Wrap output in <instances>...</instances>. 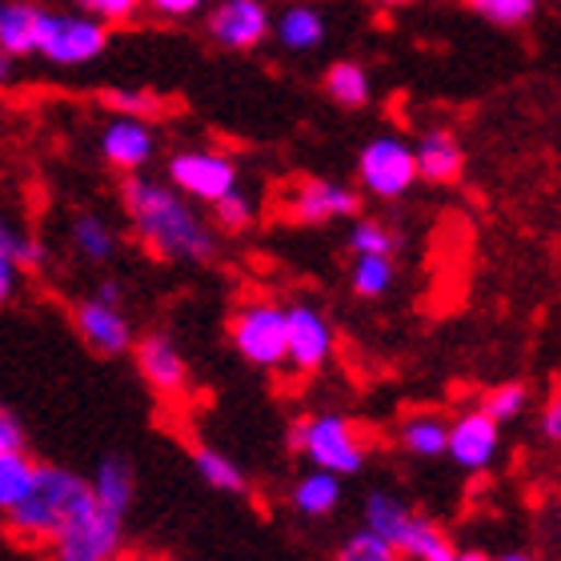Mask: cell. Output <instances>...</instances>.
<instances>
[{
	"mask_svg": "<svg viewBox=\"0 0 561 561\" xmlns=\"http://www.w3.org/2000/svg\"><path fill=\"white\" fill-rule=\"evenodd\" d=\"M350 249L353 253H381V257H393L398 249V237L393 229L381 221H369V217H357L350 229Z\"/></svg>",
	"mask_w": 561,
	"mask_h": 561,
	"instance_id": "34",
	"label": "cell"
},
{
	"mask_svg": "<svg viewBox=\"0 0 561 561\" xmlns=\"http://www.w3.org/2000/svg\"><path fill=\"white\" fill-rule=\"evenodd\" d=\"M541 437L550 445L561 442V401L558 398H550L541 405Z\"/></svg>",
	"mask_w": 561,
	"mask_h": 561,
	"instance_id": "40",
	"label": "cell"
},
{
	"mask_svg": "<svg viewBox=\"0 0 561 561\" xmlns=\"http://www.w3.org/2000/svg\"><path fill=\"white\" fill-rule=\"evenodd\" d=\"M457 561H490V553H481V550H457Z\"/></svg>",
	"mask_w": 561,
	"mask_h": 561,
	"instance_id": "43",
	"label": "cell"
},
{
	"mask_svg": "<svg viewBox=\"0 0 561 561\" xmlns=\"http://www.w3.org/2000/svg\"><path fill=\"white\" fill-rule=\"evenodd\" d=\"M413 164H417V181L454 185L466 173V149L449 129H430L413 145Z\"/></svg>",
	"mask_w": 561,
	"mask_h": 561,
	"instance_id": "16",
	"label": "cell"
},
{
	"mask_svg": "<svg viewBox=\"0 0 561 561\" xmlns=\"http://www.w3.org/2000/svg\"><path fill=\"white\" fill-rule=\"evenodd\" d=\"M333 350H337V329L317 305H285V365H293L305 377L321 374L333 362Z\"/></svg>",
	"mask_w": 561,
	"mask_h": 561,
	"instance_id": "10",
	"label": "cell"
},
{
	"mask_svg": "<svg viewBox=\"0 0 561 561\" xmlns=\"http://www.w3.org/2000/svg\"><path fill=\"white\" fill-rule=\"evenodd\" d=\"M357 181L369 197L398 201L417 185L413 145L405 137H374L357 157Z\"/></svg>",
	"mask_w": 561,
	"mask_h": 561,
	"instance_id": "9",
	"label": "cell"
},
{
	"mask_svg": "<svg viewBox=\"0 0 561 561\" xmlns=\"http://www.w3.org/2000/svg\"><path fill=\"white\" fill-rule=\"evenodd\" d=\"M36 461L28 449H4L0 454V517L9 514L12 505H21V497L33 490L36 478Z\"/></svg>",
	"mask_w": 561,
	"mask_h": 561,
	"instance_id": "28",
	"label": "cell"
},
{
	"mask_svg": "<svg viewBox=\"0 0 561 561\" xmlns=\"http://www.w3.org/2000/svg\"><path fill=\"white\" fill-rule=\"evenodd\" d=\"M289 221L297 225H333L345 221V217H357L362 209V193L341 181H325V176H313V181H301V185L289 193Z\"/></svg>",
	"mask_w": 561,
	"mask_h": 561,
	"instance_id": "12",
	"label": "cell"
},
{
	"mask_svg": "<svg viewBox=\"0 0 561 561\" xmlns=\"http://www.w3.org/2000/svg\"><path fill=\"white\" fill-rule=\"evenodd\" d=\"M188 461H193V473H197V478L205 481L209 490L233 493V497H245V493H249V473L237 466L229 454H221L217 445L197 442L193 449H188Z\"/></svg>",
	"mask_w": 561,
	"mask_h": 561,
	"instance_id": "20",
	"label": "cell"
},
{
	"mask_svg": "<svg viewBox=\"0 0 561 561\" xmlns=\"http://www.w3.org/2000/svg\"><path fill=\"white\" fill-rule=\"evenodd\" d=\"M140 9H145V0H77V12L101 21L105 28L108 24H129Z\"/></svg>",
	"mask_w": 561,
	"mask_h": 561,
	"instance_id": "36",
	"label": "cell"
},
{
	"mask_svg": "<svg viewBox=\"0 0 561 561\" xmlns=\"http://www.w3.org/2000/svg\"><path fill=\"white\" fill-rule=\"evenodd\" d=\"M72 325L96 357H125V353H133V341H137L129 317H125V305H121L117 280H105L93 297L72 305Z\"/></svg>",
	"mask_w": 561,
	"mask_h": 561,
	"instance_id": "7",
	"label": "cell"
},
{
	"mask_svg": "<svg viewBox=\"0 0 561 561\" xmlns=\"http://www.w3.org/2000/svg\"><path fill=\"white\" fill-rule=\"evenodd\" d=\"M293 454H301L309 469H325L333 478H353L362 473L369 461V442H365L362 425L345 413H309L297 417L289 430Z\"/></svg>",
	"mask_w": 561,
	"mask_h": 561,
	"instance_id": "3",
	"label": "cell"
},
{
	"mask_svg": "<svg viewBox=\"0 0 561 561\" xmlns=\"http://www.w3.org/2000/svg\"><path fill=\"white\" fill-rule=\"evenodd\" d=\"M105 105L113 108L117 117H140V121H152L164 113V101L152 93V89H108Z\"/></svg>",
	"mask_w": 561,
	"mask_h": 561,
	"instance_id": "32",
	"label": "cell"
},
{
	"mask_svg": "<svg viewBox=\"0 0 561 561\" xmlns=\"http://www.w3.org/2000/svg\"><path fill=\"white\" fill-rule=\"evenodd\" d=\"M133 350H137L140 377L149 381L152 393H161V398H181L185 393L188 362L169 333H145L140 341H133Z\"/></svg>",
	"mask_w": 561,
	"mask_h": 561,
	"instance_id": "15",
	"label": "cell"
},
{
	"mask_svg": "<svg viewBox=\"0 0 561 561\" xmlns=\"http://www.w3.org/2000/svg\"><path fill=\"white\" fill-rule=\"evenodd\" d=\"M350 285L357 297L377 301L398 285V265H393V257H381V253H353Z\"/></svg>",
	"mask_w": 561,
	"mask_h": 561,
	"instance_id": "27",
	"label": "cell"
},
{
	"mask_svg": "<svg viewBox=\"0 0 561 561\" xmlns=\"http://www.w3.org/2000/svg\"><path fill=\"white\" fill-rule=\"evenodd\" d=\"M108 28L84 12H57V9H36L33 28V57H45L57 69H81L105 57Z\"/></svg>",
	"mask_w": 561,
	"mask_h": 561,
	"instance_id": "4",
	"label": "cell"
},
{
	"mask_svg": "<svg viewBox=\"0 0 561 561\" xmlns=\"http://www.w3.org/2000/svg\"><path fill=\"white\" fill-rule=\"evenodd\" d=\"M410 505L401 502L398 493H389V490H374L369 497H365L362 505V526L369 529V534H377V538H386L389 546L398 541L401 526L410 522Z\"/></svg>",
	"mask_w": 561,
	"mask_h": 561,
	"instance_id": "26",
	"label": "cell"
},
{
	"mask_svg": "<svg viewBox=\"0 0 561 561\" xmlns=\"http://www.w3.org/2000/svg\"><path fill=\"white\" fill-rule=\"evenodd\" d=\"M333 561H401V558L386 538H377V534H369V529L362 526L341 541L337 553H333Z\"/></svg>",
	"mask_w": 561,
	"mask_h": 561,
	"instance_id": "33",
	"label": "cell"
},
{
	"mask_svg": "<svg viewBox=\"0 0 561 561\" xmlns=\"http://www.w3.org/2000/svg\"><path fill=\"white\" fill-rule=\"evenodd\" d=\"M445 433H449V421L442 413L417 410L398 425V445L417 461H433V457H445Z\"/></svg>",
	"mask_w": 561,
	"mask_h": 561,
	"instance_id": "22",
	"label": "cell"
},
{
	"mask_svg": "<svg viewBox=\"0 0 561 561\" xmlns=\"http://www.w3.org/2000/svg\"><path fill=\"white\" fill-rule=\"evenodd\" d=\"M253 221H257V205H253V197L241 185L233 193H225L221 201H213V221H209L213 229H221V233H245Z\"/></svg>",
	"mask_w": 561,
	"mask_h": 561,
	"instance_id": "29",
	"label": "cell"
},
{
	"mask_svg": "<svg viewBox=\"0 0 561 561\" xmlns=\"http://www.w3.org/2000/svg\"><path fill=\"white\" fill-rule=\"evenodd\" d=\"M490 561H538V558L526 550H510V553H502V558H490Z\"/></svg>",
	"mask_w": 561,
	"mask_h": 561,
	"instance_id": "42",
	"label": "cell"
},
{
	"mask_svg": "<svg viewBox=\"0 0 561 561\" xmlns=\"http://www.w3.org/2000/svg\"><path fill=\"white\" fill-rule=\"evenodd\" d=\"M273 28V16L265 0H213L205 16V33L217 48L249 53L257 48Z\"/></svg>",
	"mask_w": 561,
	"mask_h": 561,
	"instance_id": "11",
	"label": "cell"
},
{
	"mask_svg": "<svg viewBox=\"0 0 561 561\" xmlns=\"http://www.w3.org/2000/svg\"><path fill=\"white\" fill-rule=\"evenodd\" d=\"M529 405V389L522 386V381H502V386H493L485 398H481L478 410L485 413L490 421H497V425H505V421H517L522 413H526Z\"/></svg>",
	"mask_w": 561,
	"mask_h": 561,
	"instance_id": "30",
	"label": "cell"
},
{
	"mask_svg": "<svg viewBox=\"0 0 561 561\" xmlns=\"http://www.w3.org/2000/svg\"><path fill=\"white\" fill-rule=\"evenodd\" d=\"M36 9L41 4H28V0H4L0 9V53H9L12 60L33 57Z\"/></svg>",
	"mask_w": 561,
	"mask_h": 561,
	"instance_id": "24",
	"label": "cell"
},
{
	"mask_svg": "<svg viewBox=\"0 0 561 561\" xmlns=\"http://www.w3.org/2000/svg\"><path fill=\"white\" fill-rule=\"evenodd\" d=\"M53 561H117L125 553V517L89 502L48 541Z\"/></svg>",
	"mask_w": 561,
	"mask_h": 561,
	"instance_id": "5",
	"label": "cell"
},
{
	"mask_svg": "<svg viewBox=\"0 0 561 561\" xmlns=\"http://www.w3.org/2000/svg\"><path fill=\"white\" fill-rule=\"evenodd\" d=\"M16 229L9 221H0V305H9L21 289V265H16Z\"/></svg>",
	"mask_w": 561,
	"mask_h": 561,
	"instance_id": "35",
	"label": "cell"
},
{
	"mask_svg": "<svg viewBox=\"0 0 561 561\" xmlns=\"http://www.w3.org/2000/svg\"><path fill=\"white\" fill-rule=\"evenodd\" d=\"M497 454H502V425L497 421H490L481 410H466L457 421H449V433H445L449 461L478 473V469H490Z\"/></svg>",
	"mask_w": 561,
	"mask_h": 561,
	"instance_id": "13",
	"label": "cell"
},
{
	"mask_svg": "<svg viewBox=\"0 0 561 561\" xmlns=\"http://www.w3.org/2000/svg\"><path fill=\"white\" fill-rule=\"evenodd\" d=\"M69 237H72V249L81 253L89 265H108V261L117 257V229L105 221V217H96V213H77L69 225Z\"/></svg>",
	"mask_w": 561,
	"mask_h": 561,
	"instance_id": "23",
	"label": "cell"
},
{
	"mask_svg": "<svg viewBox=\"0 0 561 561\" xmlns=\"http://www.w3.org/2000/svg\"><path fill=\"white\" fill-rule=\"evenodd\" d=\"M117 561H145V558H129V553H121V558Z\"/></svg>",
	"mask_w": 561,
	"mask_h": 561,
	"instance_id": "45",
	"label": "cell"
},
{
	"mask_svg": "<svg viewBox=\"0 0 561 561\" xmlns=\"http://www.w3.org/2000/svg\"><path fill=\"white\" fill-rule=\"evenodd\" d=\"M270 33L277 36L280 48H289V53H313V48H321V41H325V16H321V9L297 0V4H289V9L273 21Z\"/></svg>",
	"mask_w": 561,
	"mask_h": 561,
	"instance_id": "21",
	"label": "cell"
},
{
	"mask_svg": "<svg viewBox=\"0 0 561 561\" xmlns=\"http://www.w3.org/2000/svg\"><path fill=\"white\" fill-rule=\"evenodd\" d=\"M213 0H145V9L152 16H161V21H188V16H197L201 9H209Z\"/></svg>",
	"mask_w": 561,
	"mask_h": 561,
	"instance_id": "37",
	"label": "cell"
},
{
	"mask_svg": "<svg viewBox=\"0 0 561 561\" xmlns=\"http://www.w3.org/2000/svg\"><path fill=\"white\" fill-rule=\"evenodd\" d=\"M16 265H21V273H36L45 265V245L33 233L16 237Z\"/></svg>",
	"mask_w": 561,
	"mask_h": 561,
	"instance_id": "38",
	"label": "cell"
},
{
	"mask_svg": "<svg viewBox=\"0 0 561 561\" xmlns=\"http://www.w3.org/2000/svg\"><path fill=\"white\" fill-rule=\"evenodd\" d=\"M229 341L253 369H280L285 365V305L270 297L237 305L229 321Z\"/></svg>",
	"mask_w": 561,
	"mask_h": 561,
	"instance_id": "6",
	"label": "cell"
},
{
	"mask_svg": "<svg viewBox=\"0 0 561 561\" xmlns=\"http://www.w3.org/2000/svg\"><path fill=\"white\" fill-rule=\"evenodd\" d=\"M374 4H381V9H410L417 0H374Z\"/></svg>",
	"mask_w": 561,
	"mask_h": 561,
	"instance_id": "44",
	"label": "cell"
},
{
	"mask_svg": "<svg viewBox=\"0 0 561 561\" xmlns=\"http://www.w3.org/2000/svg\"><path fill=\"white\" fill-rule=\"evenodd\" d=\"M0 9H4V0H0Z\"/></svg>",
	"mask_w": 561,
	"mask_h": 561,
	"instance_id": "46",
	"label": "cell"
},
{
	"mask_svg": "<svg viewBox=\"0 0 561 561\" xmlns=\"http://www.w3.org/2000/svg\"><path fill=\"white\" fill-rule=\"evenodd\" d=\"M4 449H24V425L9 410H0V454Z\"/></svg>",
	"mask_w": 561,
	"mask_h": 561,
	"instance_id": "39",
	"label": "cell"
},
{
	"mask_svg": "<svg viewBox=\"0 0 561 561\" xmlns=\"http://www.w3.org/2000/svg\"><path fill=\"white\" fill-rule=\"evenodd\" d=\"M89 502H93L89 478L65 466H53V461H41L33 490L24 493L21 505H12L0 522L24 546H48L65 529V522H72V514H81Z\"/></svg>",
	"mask_w": 561,
	"mask_h": 561,
	"instance_id": "2",
	"label": "cell"
},
{
	"mask_svg": "<svg viewBox=\"0 0 561 561\" xmlns=\"http://www.w3.org/2000/svg\"><path fill=\"white\" fill-rule=\"evenodd\" d=\"M325 93L341 108H365L369 96H374V81H369L365 65H357V60H333L325 69Z\"/></svg>",
	"mask_w": 561,
	"mask_h": 561,
	"instance_id": "25",
	"label": "cell"
},
{
	"mask_svg": "<svg viewBox=\"0 0 561 561\" xmlns=\"http://www.w3.org/2000/svg\"><path fill=\"white\" fill-rule=\"evenodd\" d=\"M401 561H457V541L449 538V529H442L433 517L410 514V522L401 526L398 541H393Z\"/></svg>",
	"mask_w": 561,
	"mask_h": 561,
	"instance_id": "18",
	"label": "cell"
},
{
	"mask_svg": "<svg viewBox=\"0 0 561 561\" xmlns=\"http://www.w3.org/2000/svg\"><path fill=\"white\" fill-rule=\"evenodd\" d=\"M12 81V57L9 53H0V89Z\"/></svg>",
	"mask_w": 561,
	"mask_h": 561,
	"instance_id": "41",
	"label": "cell"
},
{
	"mask_svg": "<svg viewBox=\"0 0 561 561\" xmlns=\"http://www.w3.org/2000/svg\"><path fill=\"white\" fill-rule=\"evenodd\" d=\"M466 4L497 28H517V24L534 21V12H538V0H466Z\"/></svg>",
	"mask_w": 561,
	"mask_h": 561,
	"instance_id": "31",
	"label": "cell"
},
{
	"mask_svg": "<svg viewBox=\"0 0 561 561\" xmlns=\"http://www.w3.org/2000/svg\"><path fill=\"white\" fill-rule=\"evenodd\" d=\"M89 490H93V502L105 505L108 514H129L133 497H137V469H133L129 457L105 454L96 461V473L89 478Z\"/></svg>",
	"mask_w": 561,
	"mask_h": 561,
	"instance_id": "17",
	"label": "cell"
},
{
	"mask_svg": "<svg viewBox=\"0 0 561 561\" xmlns=\"http://www.w3.org/2000/svg\"><path fill=\"white\" fill-rule=\"evenodd\" d=\"M164 176H169V185L181 193L185 201L193 205H213V201H221L225 193H233L237 188V164L233 157H225L217 149H181L169 157L164 164Z\"/></svg>",
	"mask_w": 561,
	"mask_h": 561,
	"instance_id": "8",
	"label": "cell"
},
{
	"mask_svg": "<svg viewBox=\"0 0 561 561\" xmlns=\"http://www.w3.org/2000/svg\"><path fill=\"white\" fill-rule=\"evenodd\" d=\"M341 505V478L325 473V469H309L293 481L289 490V510L305 522H321V517L337 514Z\"/></svg>",
	"mask_w": 561,
	"mask_h": 561,
	"instance_id": "19",
	"label": "cell"
},
{
	"mask_svg": "<svg viewBox=\"0 0 561 561\" xmlns=\"http://www.w3.org/2000/svg\"><path fill=\"white\" fill-rule=\"evenodd\" d=\"M96 149L117 173H145L157 157V133H152L149 121L140 117H113L96 137Z\"/></svg>",
	"mask_w": 561,
	"mask_h": 561,
	"instance_id": "14",
	"label": "cell"
},
{
	"mask_svg": "<svg viewBox=\"0 0 561 561\" xmlns=\"http://www.w3.org/2000/svg\"><path fill=\"white\" fill-rule=\"evenodd\" d=\"M121 205L149 257L169 265H201L217 257V229L169 181L129 173L121 181Z\"/></svg>",
	"mask_w": 561,
	"mask_h": 561,
	"instance_id": "1",
	"label": "cell"
}]
</instances>
